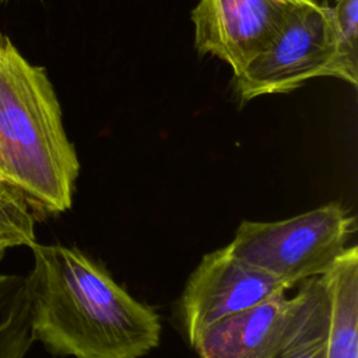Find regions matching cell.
Listing matches in <instances>:
<instances>
[{
	"mask_svg": "<svg viewBox=\"0 0 358 358\" xmlns=\"http://www.w3.org/2000/svg\"><path fill=\"white\" fill-rule=\"evenodd\" d=\"M302 0H200L192 10L194 48L242 73Z\"/></svg>",
	"mask_w": 358,
	"mask_h": 358,
	"instance_id": "cell-7",
	"label": "cell"
},
{
	"mask_svg": "<svg viewBox=\"0 0 358 358\" xmlns=\"http://www.w3.org/2000/svg\"><path fill=\"white\" fill-rule=\"evenodd\" d=\"M315 77L357 85L358 69L343 52L333 8L302 0L270 45L234 76V83L241 102H248L260 95L288 94Z\"/></svg>",
	"mask_w": 358,
	"mask_h": 358,
	"instance_id": "cell-3",
	"label": "cell"
},
{
	"mask_svg": "<svg viewBox=\"0 0 358 358\" xmlns=\"http://www.w3.org/2000/svg\"><path fill=\"white\" fill-rule=\"evenodd\" d=\"M0 1H6V0H0Z\"/></svg>",
	"mask_w": 358,
	"mask_h": 358,
	"instance_id": "cell-13",
	"label": "cell"
},
{
	"mask_svg": "<svg viewBox=\"0 0 358 358\" xmlns=\"http://www.w3.org/2000/svg\"><path fill=\"white\" fill-rule=\"evenodd\" d=\"M32 343L27 277L0 273V358H25Z\"/></svg>",
	"mask_w": 358,
	"mask_h": 358,
	"instance_id": "cell-9",
	"label": "cell"
},
{
	"mask_svg": "<svg viewBox=\"0 0 358 358\" xmlns=\"http://www.w3.org/2000/svg\"><path fill=\"white\" fill-rule=\"evenodd\" d=\"M36 242L34 213L10 187L0 183V262L14 248Z\"/></svg>",
	"mask_w": 358,
	"mask_h": 358,
	"instance_id": "cell-10",
	"label": "cell"
},
{
	"mask_svg": "<svg viewBox=\"0 0 358 358\" xmlns=\"http://www.w3.org/2000/svg\"><path fill=\"white\" fill-rule=\"evenodd\" d=\"M326 326L327 319L323 324L312 329L287 347L275 358H326Z\"/></svg>",
	"mask_w": 358,
	"mask_h": 358,
	"instance_id": "cell-12",
	"label": "cell"
},
{
	"mask_svg": "<svg viewBox=\"0 0 358 358\" xmlns=\"http://www.w3.org/2000/svg\"><path fill=\"white\" fill-rule=\"evenodd\" d=\"M354 217L338 203L280 221H242L231 253L281 280L288 288L320 277L348 248Z\"/></svg>",
	"mask_w": 358,
	"mask_h": 358,
	"instance_id": "cell-4",
	"label": "cell"
},
{
	"mask_svg": "<svg viewBox=\"0 0 358 358\" xmlns=\"http://www.w3.org/2000/svg\"><path fill=\"white\" fill-rule=\"evenodd\" d=\"M327 319L320 277L302 281L294 296L275 294L221 319L193 345L199 358H275Z\"/></svg>",
	"mask_w": 358,
	"mask_h": 358,
	"instance_id": "cell-5",
	"label": "cell"
},
{
	"mask_svg": "<svg viewBox=\"0 0 358 358\" xmlns=\"http://www.w3.org/2000/svg\"><path fill=\"white\" fill-rule=\"evenodd\" d=\"M288 289L270 273L235 257L228 245L208 252L189 275L179 302L190 347L213 323Z\"/></svg>",
	"mask_w": 358,
	"mask_h": 358,
	"instance_id": "cell-6",
	"label": "cell"
},
{
	"mask_svg": "<svg viewBox=\"0 0 358 358\" xmlns=\"http://www.w3.org/2000/svg\"><path fill=\"white\" fill-rule=\"evenodd\" d=\"M80 162L43 67L0 32V183L41 215L67 211Z\"/></svg>",
	"mask_w": 358,
	"mask_h": 358,
	"instance_id": "cell-2",
	"label": "cell"
},
{
	"mask_svg": "<svg viewBox=\"0 0 358 358\" xmlns=\"http://www.w3.org/2000/svg\"><path fill=\"white\" fill-rule=\"evenodd\" d=\"M333 14L343 52L350 64L358 69V0H337Z\"/></svg>",
	"mask_w": 358,
	"mask_h": 358,
	"instance_id": "cell-11",
	"label": "cell"
},
{
	"mask_svg": "<svg viewBox=\"0 0 358 358\" xmlns=\"http://www.w3.org/2000/svg\"><path fill=\"white\" fill-rule=\"evenodd\" d=\"M27 277L34 341L73 358H141L158 347L161 320L77 248H31Z\"/></svg>",
	"mask_w": 358,
	"mask_h": 358,
	"instance_id": "cell-1",
	"label": "cell"
},
{
	"mask_svg": "<svg viewBox=\"0 0 358 358\" xmlns=\"http://www.w3.org/2000/svg\"><path fill=\"white\" fill-rule=\"evenodd\" d=\"M320 281L327 302L326 358H358L357 246H348Z\"/></svg>",
	"mask_w": 358,
	"mask_h": 358,
	"instance_id": "cell-8",
	"label": "cell"
}]
</instances>
